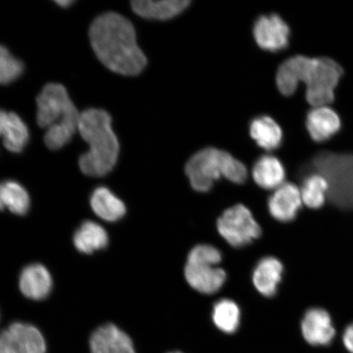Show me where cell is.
<instances>
[{
    "label": "cell",
    "mask_w": 353,
    "mask_h": 353,
    "mask_svg": "<svg viewBox=\"0 0 353 353\" xmlns=\"http://www.w3.org/2000/svg\"><path fill=\"white\" fill-rule=\"evenodd\" d=\"M190 3L188 0H136L131 3L136 14L143 19L160 21L174 19L186 10Z\"/></svg>",
    "instance_id": "obj_17"
},
{
    "label": "cell",
    "mask_w": 353,
    "mask_h": 353,
    "mask_svg": "<svg viewBox=\"0 0 353 353\" xmlns=\"http://www.w3.org/2000/svg\"><path fill=\"white\" fill-rule=\"evenodd\" d=\"M90 348L91 353H136L129 335L112 323L101 325L92 332Z\"/></svg>",
    "instance_id": "obj_11"
},
{
    "label": "cell",
    "mask_w": 353,
    "mask_h": 353,
    "mask_svg": "<svg viewBox=\"0 0 353 353\" xmlns=\"http://www.w3.org/2000/svg\"><path fill=\"white\" fill-rule=\"evenodd\" d=\"M184 276L188 285L197 292L214 294L223 288L227 281V273L219 266L187 263Z\"/></svg>",
    "instance_id": "obj_12"
},
{
    "label": "cell",
    "mask_w": 353,
    "mask_h": 353,
    "mask_svg": "<svg viewBox=\"0 0 353 353\" xmlns=\"http://www.w3.org/2000/svg\"><path fill=\"white\" fill-rule=\"evenodd\" d=\"M241 319L240 307L229 299H222L214 303L212 320L216 327L225 334H233L239 328Z\"/></svg>",
    "instance_id": "obj_24"
},
{
    "label": "cell",
    "mask_w": 353,
    "mask_h": 353,
    "mask_svg": "<svg viewBox=\"0 0 353 353\" xmlns=\"http://www.w3.org/2000/svg\"><path fill=\"white\" fill-rule=\"evenodd\" d=\"M90 38L97 57L113 72L138 76L147 65L134 25L120 13L107 12L97 17L90 26Z\"/></svg>",
    "instance_id": "obj_1"
},
{
    "label": "cell",
    "mask_w": 353,
    "mask_h": 353,
    "mask_svg": "<svg viewBox=\"0 0 353 353\" xmlns=\"http://www.w3.org/2000/svg\"><path fill=\"white\" fill-rule=\"evenodd\" d=\"M37 103L38 125L47 129L44 143L54 151L63 148L79 129L81 113L60 83H50L44 86Z\"/></svg>",
    "instance_id": "obj_4"
},
{
    "label": "cell",
    "mask_w": 353,
    "mask_h": 353,
    "mask_svg": "<svg viewBox=\"0 0 353 353\" xmlns=\"http://www.w3.org/2000/svg\"><path fill=\"white\" fill-rule=\"evenodd\" d=\"M250 134L260 148L268 152L279 148L283 141V132L281 126L268 116L253 119L250 125Z\"/></svg>",
    "instance_id": "obj_19"
},
{
    "label": "cell",
    "mask_w": 353,
    "mask_h": 353,
    "mask_svg": "<svg viewBox=\"0 0 353 353\" xmlns=\"http://www.w3.org/2000/svg\"><path fill=\"white\" fill-rule=\"evenodd\" d=\"M254 37L258 46L265 51L277 52L289 46L290 29L279 15H264L256 20Z\"/></svg>",
    "instance_id": "obj_8"
},
{
    "label": "cell",
    "mask_w": 353,
    "mask_h": 353,
    "mask_svg": "<svg viewBox=\"0 0 353 353\" xmlns=\"http://www.w3.org/2000/svg\"><path fill=\"white\" fill-rule=\"evenodd\" d=\"M304 339L312 346H327L336 334L329 313L320 307L309 309L301 322Z\"/></svg>",
    "instance_id": "obj_10"
},
{
    "label": "cell",
    "mask_w": 353,
    "mask_h": 353,
    "mask_svg": "<svg viewBox=\"0 0 353 353\" xmlns=\"http://www.w3.org/2000/svg\"><path fill=\"white\" fill-rule=\"evenodd\" d=\"M39 330L26 322H13L0 332V353H46Z\"/></svg>",
    "instance_id": "obj_7"
},
{
    "label": "cell",
    "mask_w": 353,
    "mask_h": 353,
    "mask_svg": "<svg viewBox=\"0 0 353 353\" xmlns=\"http://www.w3.org/2000/svg\"><path fill=\"white\" fill-rule=\"evenodd\" d=\"M19 287L26 298L39 301L46 299L52 289V278L47 268L41 263H32L21 271Z\"/></svg>",
    "instance_id": "obj_15"
},
{
    "label": "cell",
    "mask_w": 353,
    "mask_h": 353,
    "mask_svg": "<svg viewBox=\"0 0 353 353\" xmlns=\"http://www.w3.org/2000/svg\"><path fill=\"white\" fill-rule=\"evenodd\" d=\"M343 74L341 65L330 57L296 55L279 66L276 83L278 90L287 97L297 91L300 83H304L306 100L314 108L333 103Z\"/></svg>",
    "instance_id": "obj_2"
},
{
    "label": "cell",
    "mask_w": 353,
    "mask_h": 353,
    "mask_svg": "<svg viewBox=\"0 0 353 353\" xmlns=\"http://www.w3.org/2000/svg\"><path fill=\"white\" fill-rule=\"evenodd\" d=\"M73 242L79 252L91 254L107 248L109 237L107 231L100 224L85 221L74 232Z\"/></svg>",
    "instance_id": "obj_21"
},
{
    "label": "cell",
    "mask_w": 353,
    "mask_h": 353,
    "mask_svg": "<svg viewBox=\"0 0 353 353\" xmlns=\"http://www.w3.org/2000/svg\"><path fill=\"white\" fill-rule=\"evenodd\" d=\"M30 199L28 191L19 183L6 180L0 183V210L25 215L30 209Z\"/></svg>",
    "instance_id": "obj_22"
},
{
    "label": "cell",
    "mask_w": 353,
    "mask_h": 353,
    "mask_svg": "<svg viewBox=\"0 0 353 353\" xmlns=\"http://www.w3.org/2000/svg\"><path fill=\"white\" fill-rule=\"evenodd\" d=\"M90 205L96 215L107 222H117L126 214L125 203L105 187L94 190L90 197Z\"/></svg>",
    "instance_id": "obj_20"
},
{
    "label": "cell",
    "mask_w": 353,
    "mask_h": 353,
    "mask_svg": "<svg viewBox=\"0 0 353 353\" xmlns=\"http://www.w3.org/2000/svg\"><path fill=\"white\" fill-rule=\"evenodd\" d=\"M310 138L316 143L328 141L341 130V117L330 105H320L309 110L305 122Z\"/></svg>",
    "instance_id": "obj_13"
},
{
    "label": "cell",
    "mask_w": 353,
    "mask_h": 353,
    "mask_svg": "<svg viewBox=\"0 0 353 353\" xmlns=\"http://www.w3.org/2000/svg\"><path fill=\"white\" fill-rule=\"evenodd\" d=\"M343 343L346 350L353 353V323L347 326L343 334Z\"/></svg>",
    "instance_id": "obj_27"
},
{
    "label": "cell",
    "mask_w": 353,
    "mask_h": 353,
    "mask_svg": "<svg viewBox=\"0 0 353 353\" xmlns=\"http://www.w3.org/2000/svg\"><path fill=\"white\" fill-rule=\"evenodd\" d=\"M303 205L300 189L292 183L282 184L268 201L269 214L281 223H289L296 218Z\"/></svg>",
    "instance_id": "obj_9"
},
{
    "label": "cell",
    "mask_w": 353,
    "mask_h": 353,
    "mask_svg": "<svg viewBox=\"0 0 353 353\" xmlns=\"http://www.w3.org/2000/svg\"><path fill=\"white\" fill-rule=\"evenodd\" d=\"M284 267L279 259L266 256L256 263L252 273L254 288L267 298L275 296L283 276Z\"/></svg>",
    "instance_id": "obj_14"
},
{
    "label": "cell",
    "mask_w": 353,
    "mask_h": 353,
    "mask_svg": "<svg viewBox=\"0 0 353 353\" xmlns=\"http://www.w3.org/2000/svg\"><path fill=\"white\" fill-rule=\"evenodd\" d=\"M24 69L23 63L0 44V85H8L17 81L23 74Z\"/></svg>",
    "instance_id": "obj_25"
},
{
    "label": "cell",
    "mask_w": 353,
    "mask_h": 353,
    "mask_svg": "<svg viewBox=\"0 0 353 353\" xmlns=\"http://www.w3.org/2000/svg\"><path fill=\"white\" fill-rule=\"evenodd\" d=\"M299 189L303 204L308 208L316 210L325 205L330 191V183L323 174L313 173L303 179Z\"/></svg>",
    "instance_id": "obj_23"
},
{
    "label": "cell",
    "mask_w": 353,
    "mask_h": 353,
    "mask_svg": "<svg viewBox=\"0 0 353 353\" xmlns=\"http://www.w3.org/2000/svg\"><path fill=\"white\" fill-rule=\"evenodd\" d=\"M185 173L192 188L201 193L210 192L220 179L243 184L248 176L242 162L231 154L214 148H205L193 154L185 166Z\"/></svg>",
    "instance_id": "obj_5"
},
{
    "label": "cell",
    "mask_w": 353,
    "mask_h": 353,
    "mask_svg": "<svg viewBox=\"0 0 353 353\" xmlns=\"http://www.w3.org/2000/svg\"><path fill=\"white\" fill-rule=\"evenodd\" d=\"M56 3L61 7L68 8L73 4L74 1H70V0H60V1H56Z\"/></svg>",
    "instance_id": "obj_28"
},
{
    "label": "cell",
    "mask_w": 353,
    "mask_h": 353,
    "mask_svg": "<svg viewBox=\"0 0 353 353\" xmlns=\"http://www.w3.org/2000/svg\"><path fill=\"white\" fill-rule=\"evenodd\" d=\"M285 176L282 162L271 154L260 157L253 166V179L259 187L265 190L274 191L285 183Z\"/></svg>",
    "instance_id": "obj_18"
},
{
    "label": "cell",
    "mask_w": 353,
    "mask_h": 353,
    "mask_svg": "<svg viewBox=\"0 0 353 353\" xmlns=\"http://www.w3.org/2000/svg\"><path fill=\"white\" fill-rule=\"evenodd\" d=\"M223 254L215 246L208 244L197 245L190 250L187 263L205 264L219 266L222 262Z\"/></svg>",
    "instance_id": "obj_26"
},
{
    "label": "cell",
    "mask_w": 353,
    "mask_h": 353,
    "mask_svg": "<svg viewBox=\"0 0 353 353\" xmlns=\"http://www.w3.org/2000/svg\"><path fill=\"white\" fill-rule=\"evenodd\" d=\"M0 137L8 151L20 153L29 143L30 130L19 114L0 109Z\"/></svg>",
    "instance_id": "obj_16"
},
{
    "label": "cell",
    "mask_w": 353,
    "mask_h": 353,
    "mask_svg": "<svg viewBox=\"0 0 353 353\" xmlns=\"http://www.w3.org/2000/svg\"><path fill=\"white\" fill-rule=\"evenodd\" d=\"M170 353H182V352H170Z\"/></svg>",
    "instance_id": "obj_29"
},
{
    "label": "cell",
    "mask_w": 353,
    "mask_h": 353,
    "mask_svg": "<svg viewBox=\"0 0 353 353\" xmlns=\"http://www.w3.org/2000/svg\"><path fill=\"white\" fill-rule=\"evenodd\" d=\"M112 122V117L103 109L90 108L81 114L78 130L90 145L88 152L79 161V168L85 175L103 176L117 165L120 144Z\"/></svg>",
    "instance_id": "obj_3"
},
{
    "label": "cell",
    "mask_w": 353,
    "mask_h": 353,
    "mask_svg": "<svg viewBox=\"0 0 353 353\" xmlns=\"http://www.w3.org/2000/svg\"><path fill=\"white\" fill-rule=\"evenodd\" d=\"M217 229L220 236L234 248L250 245L262 234V228L252 212L242 204L225 210L218 219Z\"/></svg>",
    "instance_id": "obj_6"
}]
</instances>
